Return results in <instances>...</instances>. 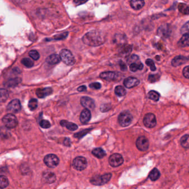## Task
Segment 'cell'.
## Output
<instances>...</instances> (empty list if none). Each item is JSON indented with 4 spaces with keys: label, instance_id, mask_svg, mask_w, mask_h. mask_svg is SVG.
I'll return each mask as SVG.
<instances>
[{
    "label": "cell",
    "instance_id": "1",
    "mask_svg": "<svg viewBox=\"0 0 189 189\" xmlns=\"http://www.w3.org/2000/svg\"><path fill=\"white\" fill-rule=\"evenodd\" d=\"M106 40L105 34L98 30H92L87 32L82 38V41L86 45L96 47L103 45Z\"/></svg>",
    "mask_w": 189,
    "mask_h": 189
},
{
    "label": "cell",
    "instance_id": "2",
    "mask_svg": "<svg viewBox=\"0 0 189 189\" xmlns=\"http://www.w3.org/2000/svg\"><path fill=\"white\" fill-rule=\"evenodd\" d=\"M59 57L60 60H62L67 66H73L75 64V58L73 54L69 50L66 49L62 50L60 51Z\"/></svg>",
    "mask_w": 189,
    "mask_h": 189
},
{
    "label": "cell",
    "instance_id": "3",
    "mask_svg": "<svg viewBox=\"0 0 189 189\" xmlns=\"http://www.w3.org/2000/svg\"><path fill=\"white\" fill-rule=\"evenodd\" d=\"M133 120V116L128 111H123L119 114L118 122L121 126L125 127L128 126Z\"/></svg>",
    "mask_w": 189,
    "mask_h": 189
},
{
    "label": "cell",
    "instance_id": "4",
    "mask_svg": "<svg viewBox=\"0 0 189 189\" xmlns=\"http://www.w3.org/2000/svg\"><path fill=\"white\" fill-rule=\"evenodd\" d=\"M2 121L6 127L8 129H13L18 125V121L15 116L12 114H8L2 119Z\"/></svg>",
    "mask_w": 189,
    "mask_h": 189
},
{
    "label": "cell",
    "instance_id": "5",
    "mask_svg": "<svg viewBox=\"0 0 189 189\" xmlns=\"http://www.w3.org/2000/svg\"><path fill=\"white\" fill-rule=\"evenodd\" d=\"M112 178L111 174H105L101 176H95L92 178L90 182L95 185H102L107 183Z\"/></svg>",
    "mask_w": 189,
    "mask_h": 189
},
{
    "label": "cell",
    "instance_id": "6",
    "mask_svg": "<svg viewBox=\"0 0 189 189\" xmlns=\"http://www.w3.org/2000/svg\"><path fill=\"white\" fill-rule=\"evenodd\" d=\"M121 74L117 72H104L100 74V77L107 81H115L116 80L121 79Z\"/></svg>",
    "mask_w": 189,
    "mask_h": 189
},
{
    "label": "cell",
    "instance_id": "7",
    "mask_svg": "<svg viewBox=\"0 0 189 189\" xmlns=\"http://www.w3.org/2000/svg\"><path fill=\"white\" fill-rule=\"evenodd\" d=\"M157 32L160 37L163 38H168L170 36L172 32L170 25L168 24H163L159 27Z\"/></svg>",
    "mask_w": 189,
    "mask_h": 189
},
{
    "label": "cell",
    "instance_id": "8",
    "mask_svg": "<svg viewBox=\"0 0 189 189\" xmlns=\"http://www.w3.org/2000/svg\"><path fill=\"white\" fill-rule=\"evenodd\" d=\"M45 164L50 168H54L58 165L59 163V158L55 154H48L44 158Z\"/></svg>",
    "mask_w": 189,
    "mask_h": 189
},
{
    "label": "cell",
    "instance_id": "9",
    "mask_svg": "<svg viewBox=\"0 0 189 189\" xmlns=\"http://www.w3.org/2000/svg\"><path fill=\"white\" fill-rule=\"evenodd\" d=\"M73 166L77 170H83L87 166V161L86 159L82 156L77 157L73 160Z\"/></svg>",
    "mask_w": 189,
    "mask_h": 189
},
{
    "label": "cell",
    "instance_id": "10",
    "mask_svg": "<svg viewBox=\"0 0 189 189\" xmlns=\"http://www.w3.org/2000/svg\"><path fill=\"white\" fill-rule=\"evenodd\" d=\"M143 122L145 126L147 128H154L156 125V119L155 115L152 113H147L145 116Z\"/></svg>",
    "mask_w": 189,
    "mask_h": 189
},
{
    "label": "cell",
    "instance_id": "11",
    "mask_svg": "<svg viewBox=\"0 0 189 189\" xmlns=\"http://www.w3.org/2000/svg\"><path fill=\"white\" fill-rule=\"evenodd\" d=\"M123 156L119 154H114L111 155L109 159V164L113 167H118L123 163Z\"/></svg>",
    "mask_w": 189,
    "mask_h": 189
},
{
    "label": "cell",
    "instance_id": "12",
    "mask_svg": "<svg viewBox=\"0 0 189 189\" xmlns=\"http://www.w3.org/2000/svg\"><path fill=\"white\" fill-rule=\"evenodd\" d=\"M136 145L138 149L142 152H144L147 150L149 146V143L146 137L142 136L138 138L136 142Z\"/></svg>",
    "mask_w": 189,
    "mask_h": 189
},
{
    "label": "cell",
    "instance_id": "13",
    "mask_svg": "<svg viewBox=\"0 0 189 189\" xmlns=\"http://www.w3.org/2000/svg\"><path fill=\"white\" fill-rule=\"evenodd\" d=\"M21 109L20 101L17 99L11 100L7 105V110L12 113H17Z\"/></svg>",
    "mask_w": 189,
    "mask_h": 189
},
{
    "label": "cell",
    "instance_id": "14",
    "mask_svg": "<svg viewBox=\"0 0 189 189\" xmlns=\"http://www.w3.org/2000/svg\"><path fill=\"white\" fill-rule=\"evenodd\" d=\"M81 103L83 107L87 109H93L95 108L94 100L88 97H83L81 99Z\"/></svg>",
    "mask_w": 189,
    "mask_h": 189
},
{
    "label": "cell",
    "instance_id": "15",
    "mask_svg": "<svg viewBox=\"0 0 189 189\" xmlns=\"http://www.w3.org/2000/svg\"><path fill=\"white\" fill-rule=\"evenodd\" d=\"M139 80L136 78L129 77L124 79V85L127 88H131L136 87L139 84Z\"/></svg>",
    "mask_w": 189,
    "mask_h": 189
},
{
    "label": "cell",
    "instance_id": "16",
    "mask_svg": "<svg viewBox=\"0 0 189 189\" xmlns=\"http://www.w3.org/2000/svg\"><path fill=\"white\" fill-rule=\"evenodd\" d=\"M188 61V58L182 55L176 56L171 61V65L174 67H178L187 63Z\"/></svg>",
    "mask_w": 189,
    "mask_h": 189
},
{
    "label": "cell",
    "instance_id": "17",
    "mask_svg": "<svg viewBox=\"0 0 189 189\" xmlns=\"http://www.w3.org/2000/svg\"><path fill=\"white\" fill-rule=\"evenodd\" d=\"M91 118V113L90 110L84 109L82 110L80 116V121L81 123L87 124L90 121Z\"/></svg>",
    "mask_w": 189,
    "mask_h": 189
},
{
    "label": "cell",
    "instance_id": "18",
    "mask_svg": "<svg viewBox=\"0 0 189 189\" xmlns=\"http://www.w3.org/2000/svg\"><path fill=\"white\" fill-rule=\"evenodd\" d=\"M52 92V89L50 87L45 88H39L36 90V94L38 97L40 98H43L48 95L51 94Z\"/></svg>",
    "mask_w": 189,
    "mask_h": 189
},
{
    "label": "cell",
    "instance_id": "19",
    "mask_svg": "<svg viewBox=\"0 0 189 189\" xmlns=\"http://www.w3.org/2000/svg\"><path fill=\"white\" fill-rule=\"evenodd\" d=\"M43 179L46 183L52 184L55 181L56 177L55 174L50 171H47L43 174Z\"/></svg>",
    "mask_w": 189,
    "mask_h": 189
},
{
    "label": "cell",
    "instance_id": "20",
    "mask_svg": "<svg viewBox=\"0 0 189 189\" xmlns=\"http://www.w3.org/2000/svg\"><path fill=\"white\" fill-rule=\"evenodd\" d=\"M60 58L59 55L57 54H53L48 57L46 59V62L50 64H56L59 63L60 61Z\"/></svg>",
    "mask_w": 189,
    "mask_h": 189
},
{
    "label": "cell",
    "instance_id": "21",
    "mask_svg": "<svg viewBox=\"0 0 189 189\" xmlns=\"http://www.w3.org/2000/svg\"><path fill=\"white\" fill-rule=\"evenodd\" d=\"M130 3L131 7L136 10H139L145 5V2L143 0H132Z\"/></svg>",
    "mask_w": 189,
    "mask_h": 189
},
{
    "label": "cell",
    "instance_id": "22",
    "mask_svg": "<svg viewBox=\"0 0 189 189\" xmlns=\"http://www.w3.org/2000/svg\"><path fill=\"white\" fill-rule=\"evenodd\" d=\"M178 45L180 47H188L189 45V34L188 33H185L179 40Z\"/></svg>",
    "mask_w": 189,
    "mask_h": 189
},
{
    "label": "cell",
    "instance_id": "23",
    "mask_svg": "<svg viewBox=\"0 0 189 189\" xmlns=\"http://www.w3.org/2000/svg\"><path fill=\"white\" fill-rule=\"evenodd\" d=\"M60 124L62 126L66 127L71 131H74L78 129V126L76 124L69 122L68 121H64V120L60 121Z\"/></svg>",
    "mask_w": 189,
    "mask_h": 189
},
{
    "label": "cell",
    "instance_id": "24",
    "mask_svg": "<svg viewBox=\"0 0 189 189\" xmlns=\"http://www.w3.org/2000/svg\"><path fill=\"white\" fill-rule=\"evenodd\" d=\"M143 67H144V66H143V63H141L140 62H137L135 63L130 64L129 69L132 72H135L137 71H141L143 69Z\"/></svg>",
    "mask_w": 189,
    "mask_h": 189
},
{
    "label": "cell",
    "instance_id": "25",
    "mask_svg": "<svg viewBox=\"0 0 189 189\" xmlns=\"http://www.w3.org/2000/svg\"><path fill=\"white\" fill-rule=\"evenodd\" d=\"M22 80L20 78H15L8 80L6 83V86L8 87H15L21 83Z\"/></svg>",
    "mask_w": 189,
    "mask_h": 189
},
{
    "label": "cell",
    "instance_id": "26",
    "mask_svg": "<svg viewBox=\"0 0 189 189\" xmlns=\"http://www.w3.org/2000/svg\"><path fill=\"white\" fill-rule=\"evenodd\" d=\"M11 136V133L6 126L0 127V137L3 139H8Z\"/></svg>",
    "mask_w": 189,
    "mask_h": 189
},
{
    "label": "cell",
    "instance_id": "27",
    "mask_svg": "<svg viewBox=\"0 0 189 189\" xmlns=\"http://www.w3.org/2000/svg\"><path fill=\"white\" fill-rule=\"evenodd\" d=\"M93 155H94L97 158L102 159L106 155L105 152L102 148H95L92 151Z\"/></svg>",
    "mask_w": 189,
    "mask_h": 189
},
{
    "label": "cell",
    "instance_id": "28",
    "mask_svg": "<svg viewBox=\"0 0 189 189\" xmlns=\"http://www.w3.org/2000/svg\"><path fill=\"white\" fill-rule=\"evenodd\" d=\"M160 176V173L159 171L157 169H154L150 173L149 177L152 181L157 180Z\"/></svg>",
    "mask_w": 189,
    "mask_h": 189
},
{
    "label": "cell",
    "instance_id": "29",
    "mask_svg": "<svg viewBox=\"0 0 189 189\" xmlns=\"http://www.w3.org/2000/svg\"><path fill=\"white\" fill-rule=\"evenodd\" d=\"M8 92L5 89H0V103H3L8 99Z\"/></svg>",
    "mask_w": 189,
    "mask_h": 189
},
{
    "label": "cell",
    "instance_id": "30",
    "mask_svg": "<svg viewBox=\"0 0 189 189\" xmlns=\"http://www.w3.org/2000/svg\"><path fill=\"white\" fill-rule=\"evenodd\" d=\"M115 93L119 97H123L126 94V91L123 86H118L115 88Z\"/></svg>",
    "mask_w": 189,
    "mask_h": 189
},
{
    "label": "cell",
    "instance_id": "31",
    "mask_svg": "<svg viewBox=\"0 0 189 189\" xmlns=\"http://www.w3.org/2000/svg\"><path fill=\"white\" fill-rule=\"evenodd\" d=\"M160 94L158 92H156L155 90H151L149 92L147 97L150 99L152 100L155 102H157L160 98Z\"/></svg>",
    "mask_w": 189,
    "mask_h": 189
},
{
    "label": "cell",
    "instance_id": "32",
    "mask_svg": "<svg viewBox=\"0 0 189 189\" xmlns=\"http://www.w3.org/2000/svg\"><path fill=\"white\" fill-rule=\"evenodd\" d=\"M178 9H179V11L181 13L185 14V15H188L189 14V6L187 4H185V3H180L178 6Z\"/></svg>",
    "mask_w": 189,
    "mask_h": 189
},
{
    "label": "cell",
    "instance_id": "33",
    "mask_svg": "<svg viewBox=\"0 0 189 189\" xmlns=\"http://www.w3.org/2000/svg\"><path fill=\"white\" fill-rule=\"evenodd\" d=\"M9 185L8 180L5 176H0V189H5L8 187Z\"/></svg>",
    "mask_w": 189,
    "mask_h": 189
},
{
    "label": "cell",
    "instance_id": "34",
    "mask_svg": "<svg viewBox=\"0 0 189 189\" xmlns=\"http://www.w3.org/2000/svg\"><path fill=\"white\" fill-rule=\"evenodd\" d=\"M180 142H181V145L183 147L186 149H188L189 147V135L187 134L182 137L180 140Z\"/></svg>",
    "mask_w": 189,
    "mask_h": 189
},
{
    "label": "cell",
    "instance_id": "35",
    "mask_svg": "<svg viewBox=\"0 0 189 189\" xmlns=\"http://www.w3.org/2000/svg\"><path fill=\"white\" fill-rule=\"evenodd\" d=\"M21 62L24 66H26L27 68H31L34 65L33 62L29 58H24Z\"/></svg>",
    "mask_w": 189,
    "mask_h": 189
},
{
    "label": "cell",
    "instance_id": "36",
    "mask_svg": "<svg viewBox=\"0 0 189 189\" xmlns=\"http://www.w3.org/2000/svg\"><path fill=\"white\" fill-rule=\"evenodd\" d=\"M29 108L31 110H34L37 108L38 102L36 99H31L29 102Z\"/></svg>",
    "mask_w": 189,
    "mask_h": 189
},
{
    "label": "cell",
    "instance_id": "37",
    "mask_svg": "<svg viewBox=\"0 0 189 189\" xmlns=\"http://www.w3.org/2000/svg\"><path fill=\"white\" fill-rule=\"evenodd\" d=\"M29 55L33 60H37L40 57V54L36 50H32L29 52Z\"/></svg>",
    "mask_w": 189,
    "mask_h": 189
},
{
    "label": "cell",
    "instance_id": "38",
    "mask_svg": "<svg viewBox=\"0 0 189 189\" xmlns=\"http://www.w3.org/2000/svg\"><path fill=\"white\" fill-rule=\"evenodd\" d=\"M68 32H64L63 33L58 34V35H55V36L53 37L52 40H57V41L64 40V39L66 38L68 36Z\"/></svg>",
    "mask_w": 189,
    "mask_h": 189
},
{
    "label": "cell",
    "instance_id": "39",
    "mask_svg": "<svg viewBox=\"0 0 189 189\" xmlns=\"http://www.w3.org/2000/svg\"><path fill=\"white\" fill-rule=\"evenodd\" d=\"M131 51H132V46L131 45H125L121 49V53L123 54H129Z\"/></svg>",
    "mask_w": 189,
    "mask_h": 189
},
{
    "label": "cell",
    "instance_id": "40",
    "mask_svg": "<svg viewBox=\"0 0 189 189\" xmlns=\"http://www.w3.org/2000/svg\"><path fill=\"white\" fill-rule=\"evenodd\" d=\"M137 62H139V58L138 55H131L128 59V62L129 64H130L131 63H135Z\"/></svg>",
    "mask_w": 189,
    "mask_h": 189
},
{
    "label": "cell",
    "instance_id": "41",
    "mask_svg": "<svg viewBox=\"0 0 189 189\" xmlns=\"http://www.w3.org/2000/svg\"><path fill=\"white\" fill-rule=\"evenodd\" d=\"M145 63L147 64V66L150 67V68L151 69V71H155L156 68L155 66V63L154 62V61L151 59H147L146 60Z\"/></svg>",
    "mask_w": 189,
    "mask_h": 189
},
{
    "label": "cell",
    "instance_id": "42",
    "mask_svg": "<svg viewBox=\"0 0 189 189\" xmlns=\"http://www.w3.org/2000/svg\"><path fill=\"white\" fill-rule=\"evenodd\" d=\"M40 125L42 128H45V129H48L51 127V124L50 122L47 120H44V119L41 121Z\"/></svg>",
    "mask_w": 189,
    "mask_h": 189
},
{
    "label": "cell",
    "instance_id": "43",
    "mask_svg": "<svg viewBox=\"0 0 189 189\" xmlns=\"http://www.w3.org/2000/svg\"><path fill=\"white\" fill-rule=\"evenodd\" d=\"M160 79V76L158 74H151L148 77V80L151 83H154L159 81Z\"/></svg>",
    "mask_w": 189,
    "mask_h": 189
},
{
    "label": "cell",
    "instance_id": "44",
    "mask_svg": "<svg viewBox=\"0 0 189 189\" xmlns=\"http://www.w3.org/2000/svg\"><path fill=\"white\" fill-rule=\"evenodd\" d=\"M111 108V105L110 104H103L100 106V110L102 112H108V110H110Z\"/></svg>",
    "mask_w": 189,
    "mask_h": 189
},
{
    "label": "cell",
    "instance_id": "45",
    "mask_svg": "<svg viewBox=\"0 0 189 189\" xmlns=\"http://www.w3.org/2000/svg\"><path fill=\"white\" fill-rule=\"evenodd\" d=\"M90 88L94 89V90H99L102 87V86H101V84L98 82H94V83H92L91 84H90Z\"/></svg>",
    "mask_w": 189,
    "mask_h": 189
},
{
    "label": "cell",
    "instance_id": "46",
    "mask_svg": "<svg viewBox=\"0 0 189 189\" xmlns=\"http://www.w3.org/2000/svg\"><path fill=\"white\" fill-rule=\"evenodd\" d=\"M188 29H189V22H187L186 24H184L182 27L181 28V33H188Z\"/></svg>",
    "mask_w": 189,
    "mask_h": 189
},
{
    "label": "cell",
    "instance_id": "47",
    "mask_svg": "<svg viewBox=\"0 0 189 189\" xmlns=\"http://www.w3.org/2000/svg\"><path fill=\"white\" fill-rule=\"evenodd\" d=\"M189 67L188 66H186L184 69H183V72H182V73L184 76L187 78V79H189Z\"/></svg>",
    "mask_w": 189,
    "mask_h": 189
},
{
    "label": "cell",
    "instance_id": "48",
    "mask_svg": "<svg viewBox=\"0 0 189 189\" xmlns=\"http://www.w3.org/2000/svg\"><path fill=\"white\" fill-rule=\"evenodd\" d=\"M87 131H88V130H83V131H81V132H79V133H77V134L74 135V137H76V138H80V137H81L82 136H83L84 134L87 133Z\"/></svg>",
    "mask_w": 189,
    "mask_h": 189
},
{
    "label": "cell",
    "instance_id": "49",
    "mask_svg": "<svg viewBox=\"0 0 189 189\" xmlns=\"http://www.w3.org/2000/svg\"><path fill=\"white\" fill-rule=\"evenodd\" d=\"M119 66H120V67H121V71H126L127 70L126 65L125 63H124L123 62L121 61L120 63H119Z\"/></svg>",
    "mask_w": 189,
    "mask_h": 189
},
{
    "label": "cell",
    "instance_id": "50",
    "mask_svg": "<svg viewBox=\"0 0 189 189\" xmlns=\"http://www.w3.org/2000/svg\"><path fill=\"white\" fill-rule=\"evenodd\" d=\"M77 90L79 92H85V91L87 90V87H86V86H80L77 89Z\"/></svg>",
    "mask_w": 189,
    "mask_h": 189
},
{
    "label": "cell",
    "instance_id": "51",
    "mask_svg": "<svg viewBox=\"0 0 189 189\" xmlns=\"http://www.w3.org/2000/svg\"><path fill=\"white\" fill-rule=\"evenodd\" d=\"M87 2V1H74V2L76 3H77V4H78V5H81L82 3H86Z\"/></svg>",
    "mask_w": 189,
    "mask_h": 189
},
{
    "label": "cell",
    "instance_id": "52",
    "mask_svg": "<svg viewBox=\"0 0 189 189\" xmlns=\"http://www.w3.org/2000/svg\"><path fill=\"white\" fill-rule=\"evenodd\" d=\"M70 144V140L69 139H66L65 140V142H64V145H69Z\"/></svg>",
    "mask_w": 189,
    "mask_h": 189
}]
</instances>
